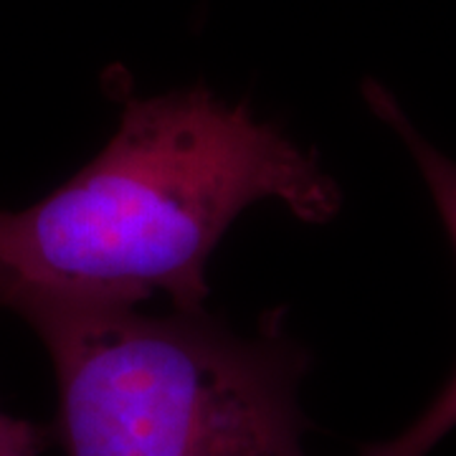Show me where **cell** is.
I'll use <instances>...</instances> for the list:
<instances>
[{"label": "cell", "mask_w": 456, "mask_h": 456, "mask_svg": "<svg viewBox=\"0 0 456 456\" xmlns=\"http://www.w3.org/2000/svg\"><path fill=\"white\" fill-rule=\"evenodd\" d=\"M49 350L66 456H307V350L272 312L251 338L203 312L28 305Z\"/></svg>", "instance_id": "7a4b0ae2"}, {"label": "cell", "mask_w": 456, "mask_h": 456, "mask_svg": "<svg viewBox=\"0 0 456 456\" xmlns=\"http://www.w3.org/2000/svg\"><path fill=\"white\" fill-rule=\"evenodd\" d=\"M261 200L327 224L340 191L244 102L203 84L127 97L97 158L28 208H0V307H137L163 292L203 312L213 248Z\"/></svg>", "instance_id": "6da1fadb"}, {"label": "cell", "mask_w": 456, "mask_h": 456, "mask_svg": "<svg viewBox=\"0 0 456 456\" xmlns=\"http://www.w3.org/2000/svg\"><path fill=\"white\" fill-rule=\"evenodd\" d=\"M49 439V428L0 411V456H41Z\"/></svg>", "instance_id": "277c9868"}, {"label": "cell", "mask_w": 456, "mask_h": 456, "mask_svg": "<svg viewBox=\"0 0 456 456\" xmlns=\"http://www.w3.org/2000/svg\"><path fill=\"white\" fill-rule=\"evenodd\" d=\"M365 97L368 104L388 127H391L403 145L408 147L416 167L421 170L426 188L431 193V200L436 206L441 218V226L446 231L449 241L456 251V163L444 155L441 150L431 145L421 132L411 125L398 102L378 84H365ZM456 428V370L452 378L444 383L434 401L424 408L419 419H413L408 428H403L398 436L373 444L360 449V456H428L431 449L439 444L444 436H449Z\"/></svg>", "instance_id": "3957f363"}]
</instances>
